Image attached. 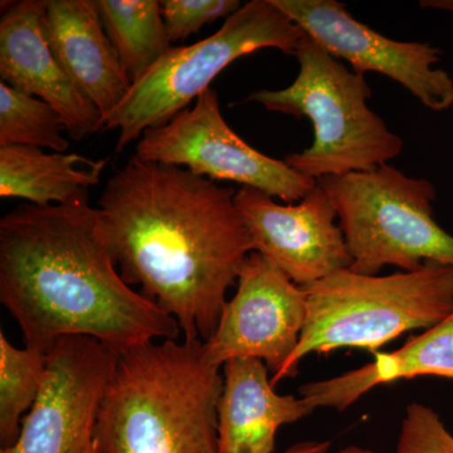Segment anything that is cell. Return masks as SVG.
I'll return each instance as SVG.
<instances>
[{
    "instance_id": "1",
    "label": "cell",
    "mask_w": 453,
    "mask_h": 453,
    "mask_svg": "<svg viewBox=\"0 0 453 453\" xmlns=\"http://www.w3.org/2000/svg\"><path fill=\"white\" fill-rule=\"evenodd\" d=\"M234 188L134 155L98 199L127 285L169 312L184 339L210 342L253 244Z\"/></svg>"
},
{
    "instance_id": "2",
    "label": "cell",
    "mask_w": 453,
    "mask_h": 453,
    "mask_svg": "<svg viewBox=\"0 0 453 453\" xmlns=\"http://www.w3.org/2000/svg\"><path fill=\"white\" fill-rule=\"evenodd\" d=\"M0 303L25 348L49 354L88 336L121 354L179 338L169 312L122 280L98 208L25 204L0 219Z\"/></svg>"
},
{
    "instance_id": "3",
    "label": "cell",
    "mask_w": 453,
    "mask_h": 453,
    "mask_svg": "<svg viewBox=\"0 0 453 453\" xmlns=\"http://www.w3.org/2000/svg\"><path fill=\"white\" fill-rule=\"evenodd\" d=\"M219 371L201 340L121 353L98 411L96 453H219Z\"/></svg>"
},
{
    "instance_id": "4",
    "label": "cell",
    "mask_w": 453,
    "mask_h": 453,
    "mask_svg": "<svg viewBox=\"0 0 453 453\" xmlns=\"http://www.w3.org/2000/svg\"><path fill=\"white\" fill-rule=\"evenodd\" d=\"M305 288V326L296 350L271 377L273 387L294 378L308 354L342 348L377 353L402 334L427 330L453 312V267L437 262L387 276L360 275L348 268Z\"/></svg>"
},
{
    "instance_id": "5",
    "label": "cell",
    "mask_w": 453,
    "mask_h": 453,
    "mask_svg": "<svg viewBox=\"0 0 453 453\" xmlns=\"http://www.w3.org/2000/svg\"><path fill=\"white\" fill-rule=\"evenodd\" d=\"M299 73L282 89H259L246 103L271 112L309 119L314 127L310 148L288 155L285 163L320 180L386 165L402 154L403 140L369 109L371 86L365 74L349 71L305 35L296 55Z\"/></svg>"
},
{
    "instance_id": "6",
    "label": "cell",
    "mask_w": 453,
    "mask_h": 453,
    "mask_svg": "<svg viewBox=\"0 0 453 453\" xmlns=\"http://www.w3.org/2000/svg\"><path fill=\"white\" fill-rule=\"evenodd\" d=\"M318 183L338 211L354 273L375 276L384 266L410 273L425 262L453 267V235L434 219L436 188L427 179L386 164Z\"/></svg>"
},
{
    "instance_id": "7",
    "label": "cell",
    "mask_w": 453,
    "mask_h": 453,
    "mask_svg": "<svg viewBox=\"0 0 453 453\" xmlns=\"http://www.w3.org/2000/svg\"><path fill=\"white\" fill-rule=\"evenodd\" d=\"M305 32L273 0H252L226 18L211 37L174 47L139 81L104 120V130H120L116 151L140 140L146 130L165 125L188 109L225 68L265 49L296 55Z\"/></svg>"
},
{
    "instance_id": "8",
    "label": "cell",
    "mask_w": 453,
    "mask_h": 453,
    "mask_svg": "<svg viewBox=\"0 0 453 453\" xmlns=\"http://www.w3.org/2000/svg\"><path fill=\"white\" fill-rule=\"evenodd\" d=\"M135 157L180 166L211 180L234 181L288 203L300 202L318 184L238 136L223 119L213 88L205 89L195 106L165 125L146 130L136 144Z\"/></svg>"
},
{
    "instance_id": "9",
    "label": "cell",
    "mask_w": 453,
    "mask_h": 453,
    "mask_svg": "<svg viewBox=\"0 0 453 453\" xmlns=\"http://www.w3.org/2000/svg\"><path fill=\"white\" fill-rule=\"evenodd\" d=\"M120 354L96 339L68 336L47 354L43 386L0 453H96L98 411Z\"/></svg>"
},
{
    "instance_id": "10",
    "label": "cell",
    "mask_w": 453,
    "mask_h": 453,
    "mask_svg": "<svg viewBox=\"0 0 453 453\" xmlns=\"http://www.w3.org/2000/svg\"><path fill=\"white\" fill-rule=\"evenodd\" d=\"M273 2L334 58L349 62L354 73L389 77L432 111L453 106V80L446 71L434 67L442 56L438 47L390 40L357 22L347 5L335 0Z\"/></svg>"
},
{
    "instance_id": "11",
    "label": "cell",
    "mask_w": 453,
    "mask_h": 453,
    "mask_svg": "<svg viewBox=\"0 0 453 453\" xmlns=\"http://www.w3.org/2000/svg\"><path fill=\"white\" fill-rule=\"evenodd\" d=\"M308 311V292L276 265L252 252L243 265L234 299L226 301L204 353L220 366L253 357L277 374L299 345Z\"/></svg>"
},
{
    "instance_id": "12",
    "label": "cell",
    "mask_w": 453,
    "mask_h": 453,
    "mask_svg": "<svg viewBox=\"0 0 453 453\" xmlns=\"http://www.w3.org/2000/svg\"><path fill=\"white\" fill-rule=\"evenodd\" d=\"M235 207L253 244V252L276 265L301 288L348 270L353 264L338 211L326 190L316 184L297 204H279L255 188L241 187Z\"/></svg>"
},
{
    "instance_id": "13",
    "label": "cell",
    "mask_w": 453,
    "mask_h": 453,
    "mask_svg": "<svg viewBox=\"0 0 453 453\" xmlns=\"http://www.w3.org/2000/svg\"><path fill=\"white\" fill-rule=\"evenodd\" d=\"M46 0L5 3L0 19V77L18 91L41 98L62 116L73 140L104 129V115L57 61L43 27Z\"/></svg>"
},
{
    "instance_id": "14",
    "label": "cell",
    "mask_w": 453,
    "mask_h": 453,
    "mask_svg": "<svg viewBox=\"0 0 453 453\" xmlns=\"http://www.w3.org/2000/svg\"><path fill=\"white\" fill-rule=\"evenodd\" d=\"M44 33L73 85L104 115L120 105L131 88L107 37L95 0H46Z\"/></svg>"
},
{
    "instance_id": "15",
    "label": "cell",
    "mask_w": 453,
    "mask_h": 453,
    "mask_svg": "<svg viewBox=\"0 0 453 453\" xmlns=\"http://www.w3.org/2000/svg\"><path fill=\"white\" fill-rule=\"evenodd\" d=\"M222 368L219 453H273L279 428L314 411L301 396L277 395L262 360L241 357Z\"/></svg>"
},
{
    "instance_id": "16",
    "label": "cell",
    "mask_w": 453,
    "mask_h": 453,
    "mask_svg": "<svg viewBox=\"0 0 453 453\" xmlns=\"http://www.w3.org/2000/svg\"><path fill=\"white\" fill-rule=\"evenodd\" d=\"M437 375L453 380V312L392 353H375L374 362L332 380L312 381L299 395L312 408L344 411L381 384Z\"/></svg>"
},
{
    "instance_id": "17",
    "label": "cell",
    "mask_w": 453,
    "mask_h": 453,
    "mask_svg": "<svg viewBox=\"0 0 453 453\" xmlns=\"http://www.w3.org/2000/svg\"><path fill=\"white\" fill-rule=\"evenodd\" d=\"M107 160L79 154L46 153L31 146H0V196L38 207L71 204L88 198L100 183Z\"/></svg>"
},
{
    "instance_id": "18",
    "label": "cell",
    "mask_w": 453,
    "mask_h": 453,
    "mask_svg": "<svg viewBox=\"0 0 453 453\" xmlns=\"http://www.w3.org/2000/svg\"><path fill=\"white\" fill-rule=\"evenodd\" d=\"M107 37L131 85L172 49L157 0H95Z\"/></svg>"
},
{
    "instance_id": "19",
    "label": "cell",
    "mask_w": 453,
    "mask_h": 453,
    "mask_svg": "<svg viewBox=\"0 0 453 453\" xmlns=\"http://www.w3.org/2000/svg\"><path fill=\"white\" fill-rule=\"evenodd\" d=\"M47 354L18 349L0 332V445L13 446L20 425L37 401L46 374Z\"/></svg>"
},
{
    "instance_id": "20",
    "label": "cell",
    "mask_w": 453,
    "mask_h": 453,
    "mask_svg": "<svg viewBox=\"0 0 453 453\" xmlns=\"http://www.w3.org/2000/svg\"><path fill=\"white\" fill-rule=\"evenodd\" d=\"M62 116L46 101L0 82V146H31L65 153Z\"/></svg>"
},
{
    "instance_id": "21",
    "label": "cell",
    "mask_w": 453,
    "mask_h": 453,
    "mask_svg": "<svg viewBox=\"0 0 453 453\" xmlns=\"http://www.w3.org/2000/svg\"><path fill=\"white\" fill-rule=\"evenodd\" d=\"M242 7L238 0H163V18L172 44Z\"/></svg>"
},
{
    "instance_id": "22",
    "label": "cell",
    "mask_w": 453,
    "mask_h": 453,
    "mask_svg": "<svg viewBox=\"0 0 453 453\" xmlns=\"http://www.w3.org/2000/svg\"><path fill=\"white\" fill-rule=\"evenodd\" d=\"M398 453H453V436L432 408L408 405L398 438Z\"/></svg>"
},
{
    "instance_id": "23",
    "label": "cell",
    "mask_w": 453,
    "mask_h": 453,
    "mask_svg": "<svg viewBox=\"0 0 453 453\" xmlns=\"http://www.w3.org/2000/svg\"><path fill=\"white\" fill-rule=\"evenodd\" d=\"M330 442H301L290 447L282 453H326Z\"/></svg>"
},
{
    "instance_id": "24",
    "label": "cell",
    "mask_w": 453,
    "mask_h": 453,
    "mask_svg": "<svg viewBox=\"0 0 453 453\" xmlns=\"http://www.w3.org/2000/svg\"><path fill=\"white\" fill-rule=\"evenodd\" d=\"M422 8L438 9V11L452 12L453 0H422L419 2Z\"/></svg>"
},
{
    "instance_id": "25",
    "label": "cell",
    "mask_w": 453,
    "mask_h": 453,
    "mask_svg": "<svg viewBox=\"0 0 453 453\" xmlns=\"http://www.w3.org/2000/svg\"><path fill=\"white\" fill-rule=\"evenodd\" d=\"M339 453H375L371 451V449H360V447L357 446H349L347 449H342Z\"/></svg>"
}]
</instances>
